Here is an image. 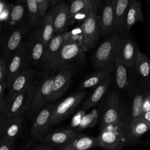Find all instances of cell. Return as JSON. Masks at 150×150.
I'll return each instance as SVG.
<instances>
[{"label":"cell","mask_w":150,"mask_h":150,"mask_svg":"<svg viewBox=\"0 0 150 150\" xmlns=\"http://www.w3.org/2000/svg\"><path fill=\"white\" fill-rule=\"evenodd\" d=\"M97 137L100 148L106 150H119L137 143L132 136L131 127L123 122L106 126Z\"/></svg>","instance_id":"obj_1"},{"label":"cell","mask_w":150,"mask_h":150,"mask_svg":"<svg viewBox=\"0 0 150 150\" xmlns=\"http://www.w3.org/2000/svg\"><path fill=\"white\" fill-rule=\"evenodd\" d=\"M36 90L37 88L32 83L10 102L7 103L5 98L0 102V118L22 117L29 111Z\"/></svg>","instance_id":"obj_2"},{"label":"cell","mask_w":150,"mask_h":150,"mask_svg":"<svg viewBox=\"0 0 150 150\" xmlns=\"http://www.w3.org/2000/svg\"><path fill=\"white\" fill-rule=\"evenodd\" d=\"M121 35L112 33L96 50L92 56L93 66L100 69L114 70Z\"/></svg>","instance_id":"obj_3"},{"label":"cell","mask_w":150,"mask_h":150,"mask_svg":"<svg viewBox=\"0 0 150 150\" xmlns=\"http://www.w3.org/2000/svg\"><path fill=\"white\" fill-rule=\"evenodd\" d=\"M84 52V50L76 43H63L51 71L57 73L65 69L73 71V63L85 58Z\"/></svg>","instance_id":"obj_4"},{"label":"cell","mask_w":150,"mask_h":150,"mask_svg":"<svg viewBox=\"0 0 150 150\" xmlns=\"http://www.w3.org/2000/svg\"><path fill=\"white\" fill-rule=\"evenodd\" d=\"M7 60V75L6 81L8 87L13 79L25 69L29 67L30 60L26 42H23L19 49Z\"/></svg>","instance_id":"obj_5"},{"label":"cell","mask_w":150,"mask_h":150,"mask_svg":"<svg viewBox=\"0 0 150 150\" xmlns=\"http://www.w3.org/2000/svg\"><path fill=\"white\" fill-rule=\"evenodd\" d=\"M9 28V31L1 40L2 51L6 59L12 56L22 45L23 39L28 29L26 25L11 26Z\"/></svg>","instance_id":"obj_6"},{"label":"cell","mask_w":150,"mask_h":150,"mask_svg":"<svg viewBox=\"0 0 150 150\" xmlns=\"http://www.w3.org/2000/svg\"><path fill=\"white\" fill-rule=\"evenodd\" d=\"M56 103L46 104L36 115L31 125L30 133L31 136L40 141L47 133L52 125V117Z\"/></svg>","instance_id":"obj_7"},{"label":"cell","mask_w":150,"mask_h":150,"mask_svg":"<svg viewBox=\"0 0 150 150\" xmlns=\"http://www.w3.org/2000/svg\"><path fill=\"white\" fill-rule=\"evenodd\" d=\"M121 105L119 94L112 90L107 98L104 110L100 118V129L107 125L122 122L121 120Z\"/></svg>","instance_id":"obj_8"},{"label":"cell","mask_w":150,"mask_h":150,"mask_svg":"<svg viewBox=\"0 0 150 150\" xmlns=\"http://www.w3.org/2000/svg\"><path fill=\"white\" fill-rule=\"evenodd\" d=\"M85 95L84 91H80L68 96L59 104H56L52 114V125L61 122L69 116L76 109Z\"/></svg>","instance_id":"obj_9"},{"label":"cell","mask_w":150,"mask_h":150,"mask_svg":"<svg viewBox=\"0 0 150 150\" xmlns=\"http://www.w3.org/2000/svg\"><path fill=\"white\" fill-rule=\"evenodd\" d=\"M80 26L84 35V48L86 51L97 44L101 34L98 12L91 11Z\"/></svg>","instance_id":"obj_10"},{"label":"cell","mask_w":150,"mask_h":150,"mask_svg":"<svg viewBox=\"0 0 150 150\" xmlns=\"http://www.w3.org/2000/svg\"><path fill=\"white\" fill-rule=\"evenodd\" d=\"M55 74L45 76L40 86L37 88L33 102L29 111L31 115H37L39 112L49 103L52 91V85Z\"/></svg>","instance_id":"obj_11"},{"label":"cell","mask_w":150,"mask_h":150,"mask_svg":"<svg viewBox=\"0 0 150 150\" xmlns=\"http://www.w3.org/2000/svg\"><path fill=\"white\" fill-rule=\"evenodd\" d=\"M139 50L136 43L129 35L121 36L118 51L117 60H120L128 67H134Z\"/></svg>","instance_id":"obj_12"},{"label":"cell","mask_w":150,"mask_h":150,"mask_svg":"<svg viewBox=\"0 0 150 150\" xmlns=\"http://www.w3.org/2000/svg\"><path fill=\"white\" fill-rule=\"evenodd\" d=\"M63 43V33L55 34L50 43L46 46L40 64L43 70L51 71L52 67L59 53Z\"/></svg>","instance_id":"obj_13"},{"label":"cell","mask_w":150,"mask_h":150,"mask_svg":"<svg viewBox=\"0 0 150 150\" xmlns=\"http://www.w3.org/2000/svg\"><path fill=\"white\" fill-rule=\"evenodd\" d=\"M35 74L36 71L33 68L28 67L17 75L9 87V91L8 96L5 98L6 101L9 103L12 101L16 96L32 84V80Z\"/></svg>","instance_id":"obj_14"},{"label":"cell","mask_w":150,"mask_h":150,"mask_svg":"<svg viewBox=\"0 0 150 150\" xmlns=\"http://www.w3.org/2000/svg\"><path fill=\"white\" fill-rule=\"evenodd\" d=\"M79 132L72 128L56 129L47 133L40 141L58 150L67 144Z\"/></svg>","instance_id":"obj_15"},{"label":"cell","mask_w":150,"mask_h":150,"mask_svg":"<svg viewBox=\"0 0 150 150\" xmlns=\"http://www.w3.org/2000/svg\"><path fill=\"white\" fill-rule=\"evenodd\" d=\"M115 3V0H107L100 8L101 13L98 15L99 24L101 34L104 37L114 33Z\"/></svg>","instance_id":"obj_16"},{"label":"cell","mask_w":150,"mask_h":150,"mask_svg":"<svg viewBox=\"0 0 150 150\" xmlns=\"http://www.w3.org/2000/svg\"><path fill=\"white\" fill-rule=\"evenodd\" d=\"M23 124L22 117L0 118V139H15L21 134Z\"/></svg>","instance_id":"obj_17"},{"label":"cell","mask_w":150,"mask_h":150,"mask_svg":"<svg viewBox=\"0 0 150 150\" xmlns=\"http://www.w3.org/2000/svg\"><path fill=\"white\" fill-rule=\"evenodd\" d=\"M73 71L69 69L61 70L55 74L49 103L56 101L64 94L70 86Z\"/></svg>","instance_id":"obj_18"},{"label":"cell","mask_w":150,"mask_h":150,"mask_svg":"<svg viewBox=\"0 0 150 150\" xmlns=\"http://www.w3.org/2000/svg\"><path fill=\"white\" fill-rule=\"evenodd\" d=\"M53 21L54 33H64L69 24V5L66 2H60L50 11Z\"/></svg>","instance_id":"obj_19"},{"label":"cell","mask_w":150,"mask_h":150,"mask_svg":"<svg viewBox=\"0 0 150 150\" xmlns=\"http://www.w3.org/2000/svg\"><path fill=\"white\" fill-rule=\"evenodd\" d=\"M26 42L30 64L33 66L40 65L46 46L39 36L37 32L33 31L29 40Z\"/></svg>","instance_id":"obj_20"},{"label":"cell","mask_w":150,"mask_h":150,"mask_svg":"<svg viewBox=\"0 0 150 150\" xmlns=\"http://www.w3.org/2000/svg\"><path fill=\"white\" fill-rule=\"evenodd\" d=\"M94 148H100L97 137L79 132L67 144L59 150H88Z\"/></svg>","instance_id":"obj_21"},{"label":"cell","mask_w":150,"mask_h":150,"mask_svg":"<svg viewBox=\"0 0 150 150\" xmlns=\"http://www.w3.org/2000/svg\"><path fill=\"white\" fill-rule=\"evenodd\" d=\"M101 1L98 0H75L71 1L69 5V24H72L76 14L81 13L88 15L91 11L98 12L101 7Z\"/></svg>","instance_id":"obj_22"},{"label":"cell","mask_w":150,"mask_h":150,"mask_svg":"<svg viewBox=\"0 0 150 150\" xmlns=\"http://www.w3.org/2000/svg\"><path fill=\"white\" fill-rule=\"evenodd\" d=\"M131 0H115L114 8V30L113 33L122 36L125 34L127 13Z\"/></svg>","instance_id":"obj_23"},{"label":"cell","mask_w":150,"mask_h":150,"mask_svg":"<svg viewBox=\"0 0 150 150\" xmlns=\"http://www.w3.org/2000/svg\"><path fill=\"white\" fill-rule=\"evenodd\" d=\"M36 31L46 47L55 35L53 17L50 11L42 18Z\"/></svg>","instance_id":"obj_24"},{"label":"cell","mask_w":150,"mask_h":150,"mask_svg":"<svg viewBox=\"0 0 150 150\" xmlns=\"http://www.w3.org/2000/svg\"><path fill=\"white\" fill-rule=\"evenodd\" d=\"M138 21L145 24V19L142 12L141 4L139 1L131 0L128 8L125 25V34L129 35L132 26Z\"/></svg>","instance_id":"obj_25"},{"label":"cell","mask_w":150,"mask_h":150,"mask_svg":"<svg viewBox=\"0 0 150 150\" xmlns=\"http://www.w3.org/2000/svg\"><path fill=\"white\" fill-rule=\"evenodd\" d=\"M134 74L137 80L139 82L150 80V59L140 51L137 55L134 66Z\"/></svg>","instance_id":"obj_26"},{"label":"cell","mask_w":150,"mask_h":150,"mask_svg":"<svg viewBox=\"0 0 150 150\" xmlns=\"http://www.w3.org/2000/svg\"><path fill=\"white\" fill-rule=\"evenodd\" d=\"M111 77H109L101 84L96 87L92 94L84 101L81 109L86 111L95 105L105 94L111 84Z\"/></svg>","instance_id":"obj_27"},{"label":"cell","mask_w":150,"mask_h":150,"mask_svg":"<svg viewBox=\"0 0 150 150\" xmlns=\"http://www.w3.org/2000/svg\"><path fill=\"white\" fill-rule=\"evenodd\" d=\"M26 11H27V8L25 1H17L13 5L11 9L10 26L26 25L23 23Z\"/></svg>","instance_id":"obj_28"},{"label":"cell","mask_w":150,"mask_h":150,"mask_svg":"<svg viewBox=\"0 0 150 150\" xmlns=\"http://www.w3.org/2000/svg\"><path fill=\"white\" fill-rule=\"evenodd\" d=\"M110 70L108 69H100L90 74L80 85L81 89H86L97 87L103 81L110 77Z\"/></svg>","instance_id":"obj_29"},{"label":"cell","mask_w":150,"mask_h":150,"mask_svg":"<svg viewBox=\"0 0 150 150\" xmlns=\"http://www.w3.org/2000/svg\"><path fill=\"white\" fill-rule=\"evenodd\" d=\"M25 2L29 17V24L32 26L38 27L42 18V16L39 11L37 1L26 0Z\"/></svg>","instance_id":"obj_30"},{"label":"cell","mask_w":150,"mask_h":150,"mask_svg":"<svg viewBox=\"0 0 150 150\" xmlns=\"http://www.w3.org/2000/svg\"><path fill=\"white\" fill-rule=\"evenodd\" d=\"M149 130H150L149 125L141 118L135 120L131 125L132 136L137 142L139 141V138Z\"/></svg>","instance_id":"obj_31"},{"label":"cell","mask_w":150,"mask_h":150,"mask_svg":"<svg viewBox=\"0 0 150 150\" xmlns=\"http://www.w3.org/2000/svg\"><path fill=\"white\" fill-rule=\"evenodd\" d=\"M98 121V111L97 109H93L90 112L86 114L81 123L76 128V131H80L87 128H91L96 125Z\"/></svg>","instance_id":"obj_32"},{"label":"cell","mask_w":150,"mask_h":150,"mask_svg":"<svg viewBox=\"0 0 150 150\" xmlns=\"http://www.w3.org/2000/svg\"><path fill=\"white\" fill-rule=\"evenodd\" d=\"M13 4H9L5 1H0V21L1 29L10 26V16Z\"/></svg>","instance_id":"obj_33"},{"label":"cell","mask_w":150,"mask_h":150,"mask_svg":"<svg viewBox=\"0 0 150 150\" xmlns=\"http://www.w3.org/2000/svg\"><path fill=\"white\" fill-rule=\"evenodd\" d=\"M86 111L81 109L80 111L77 112L75 115L73 117L71 121V128L76 129V128L81 123L83 117L86 115Z\"/></svg>","instance_id":"obj_34"},{"label":"cell","mask_w":150,"mask_h":150,"mask_svg":"<svg viewBox=\"0 0 150 150\" xmlns=\"http://www.w3.org/2000/svg\"><path fill=\"white\" fill-rule=\"evenodd\" d=\"M7 70V60L4 56H1L0 57V83L6 81Z\"/></svg>","instance_id":"obj_35"},{"label":"cell","mask_w":150,"mask_h":150,"mask_svg":"<svg viewBox=\"0 0 150 150\" xmlns=\"http://www.w3.org/2000/svg\"><path fill=\"white\" fill-rule=\"evenodd\" d=\"M39 11L42 18L47 13L48 8L50 6V0H36Z\"/></svg>","instance_id":"obj_36"},{"label":"cell","mask_w":150,"mask_h":150,"mask_svg":"<svg viewBox=\"0 0 150 150\" xmlns=\"http://www.w3.org/2000/svg\"><path fill=\"white\" fill-rule=\"evenodd\" d=\"M15 141V139H0V150H13Z\"/></svg>","instance_id":"obj_37"},{"label":"cell","mask_w":150,"mask_h":150,"mask_svg":"<svg viewBox=\"0 0 150 150\" xmlns=\"http://www.w3.org/2000/svg\"><path fill=\"white\" fill-rule=\"evenodd\" d=\"M28 150H54L53 148L50 146V145L40 142L39 143H36L32 145L29 148H28Z\"/></svg>","instance_id":"obj_38"},{"label":"cell","mask_w":150,"mask_h":150,"mask_svg":"<svg viewBox=\"0 0 150 150\" xmlns=\"http://www.w3.org/2000/svg\"><path fill=\"white\" fill-rule=\"evenodd\" d=\"M142 113L150 111V91L147 93L144 97L142 103Z\"/></svg>","instance_id":"obj_39"},{"label":"cell","mask_w":150,"mask_h":150,"mask_svg":"<svg viewBox=\"0 0 150 150\" xmlns=\"http://www.w3.org/2000/svg\"><path fill=\"white\" fill-rule=\"evenodd\" d=\"M6 87H8V83L6 81L0 83V101L4 99V93Z\"/></svg>","instance_id":"obj_40"},{"label":"cell","mask_w":150,"mask_h":150,"mask_svg":"<svg viewBox=\"0 0 150 150\" xmlns=\"http://www.w3.org/2000/svg\"><path fill=\"white\" fill-rule=\"evenodd\" d=\"M141 118L145 121L150 127V111L142 113Z\"/></svg>","instance_id":"obj_41"},{"label":"cell","mask_w":150,"mask_h":150,"mask_svg":"<svg viewBox=\"0 0 150 150\" xmlns=\"http://www.w3.org/2000/svg\"><path fill=\"white\" fill-rule=\"evenodd\" d=\"M142 144H148V145H150V140H148V141H145V142H143Z\"/></svg>","instance_id":"obj_42"},{"label":"cell","mask_w":150,"mask_h":150,"mask_svg":"<svg viewBox=\"0 0 150 150\" xmlns=\"http://www.w3.org/2000/svg\"><path fill=\"white\" fill-rule=\"evenodd\" d=\"M149 36H150V22H149Z\"/></svg>","instance_id":"obj_43"},{"label":"cell","mask_w":150,"mask_h":150,"mask_svg":"<svg viewBox=\"0 0 150 150\" xmlns=\"http://www.w3.org/2000/svg\"><path fill=\"white\" fill-rule=\"evenodd\" d=\"M21 150H28V148L27 149V148H26V147H25L23 148H22Z\"/></svg>","instance_id":"obj_44"},{"label":"cell","mask_w":150,"mask_h":150,"mask_svg":"<svg viewBox=\"0 0 150 150\" xmlns=\"http://www.w3.org/2000/svg\"><path fill=\"white\" fill-rule=\"evenodd\" d=\"M119 150H122V149H119Z\"/></svg>","instance_id":"obj_45"}]
</instances>
